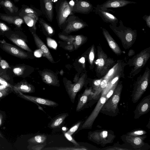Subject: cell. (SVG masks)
<instances>
[{
    "mask_svg": "<svg viewBox=\"0 0 150 150\" xmlns=\"http://www.w3.org/2000/svg\"><path fill=\"white\" fill-rule=\"evenodd\" d=\"M25 13H32L35 14L37 16L38 15V13L35 11L33 9L30 8H27L25 10Z\"/></svg>",
    "mask_w": 150,
    "mask_h": 150,
    "instance_id": "c3c4849f",
    "label": "cell"
},
{
    "mask_svg": "<svg viewBox=\"0 0 150 150\" xmlns=\"http://www.w3.org/2000/svg\"><path fill=\"white\" fill-rule=\"evenodd\" d=\"M108 82L105 79L103 78L100 86L98 89L94 92L92 95H91L90 100L93 99L97 100L98 99L100 95L102 93L103 90L105 88L108 84Z\"/></svg>",
    "mask_w": 150,
    "mask_h": 150,
    "instance_id": "4316f807",
    "label": "cell"
},
{
    "mask_svg": "<svg viewBox=\"0 0 150 150\" xmlns=\"http://www.w3.org/2000/svg\"><path fill=\"white\" fill-rule=\"evenodd\" d=\"M25 22L28 26L36 30L35 24L39 19L37 15L32 13H29L28 15L25 16L23 17Z\"/></svg>",
    "mask_w": 150,
    "mask_h": 150,
    "instance_id": "484cf974",
    "label": "cell"
},
{
    "mask_svg": "<svg viewBox=\"0 0 150 150\" xmlns=\"http://www.w3.org/2000/svg\"><path fill=\"white\" fill-rule=\"evenodd\" d=\"M33 37L37 46L42 52L45 56L51 62L54 63V61L45 43L35 33H33Z\"/></svg>",
    "mask_w": 150,
    "mask_h": 150,
    "instance_id": "ffe728a7",
    "label": "cell"
},
{
    "mask_svg": "<svg viewBox=\"0 0 150 150\" xmlns=\"http://www.w3.org/2000/svg\"><path fill=\"white\" fill-rule=\"evenodd\" d=\"M0 120L1 119H0V123H1V120ZM0 137H1L3 138V136H2V135H1V134L0 133Z\"/></svg>",
    "mask_w": 150,
    "mask_h": 150,
    "instance_id": "6f0895ef",
    "label": "cell"
},
{
    "mask_svg": "<svg viewBox=\"0 0 150 150\" xmlns=\"http://www.w3.org/2000/svg\"><path fill=\"white\" fill-rule=\"evenodd\" d=\"M14 91L19 97L36 104L38 103L52 107H55L58 105L57 103L52 100L25 95L18 91Z\"/></svg>",
    "mask_w": 150,
    "mask_h": 150,
    "instance_id": "8fae6325",
    "label": "cell"
},
{
    "mask_svg": "<svg viewBox=\"0 0 150 150\" xmlns=\"http://www.w3.org/2000/svg\"><path fill=\"white\" fill-rule=\"evenodd\" d=\"M96 58L94 61L96 76L100 79L106 74L115 64L114 59L108 57L103 50L100 44L97 46Z\"/></svg>",
    "mask_w": 150,
    "mask_h": 150,
    "instance_id": "7a4b0ae2",
    "label": "cell"
},
{
    "mask_svg": "<svg viewBox=\"0 0 150 150\" xmlns=\"http://www.w3.org/2000/svg\"><path fill=\"white\" fill-rule=\"evenodd\" d=\"M64 136L69 141L73 143L75 146H79V144L71 136V135L67 132H64Z\"/></svg>",
    "mask_w": 150,
    "mask_h": 150,
    "instance_id": "ab89813d",
    "label": "cell"
},
{
    "mask_svg": "<svg viewBox=\"0 0 150 150\" xmlns=\"http://www.w3.org/2000/svg\"><path fill=\"white\" fill-rule=\"evenodd\" d=\"M1 60V57H0V61Z\"/></svg>",
    "mask_w": 150,
    "mask_h": 150,
    "instance_id": "680465c9",
    "label": "cell"
},
{
    "mask_svg": "<svg viewBox=\"0 0 150 150\" xmlns=\"http://www.w3.org/2000/svg\"><path fill=\"white\" fill-rule=\"evenodd\" d=\"M122 87V82L118 83L113 94L106 101L100 112L108 115L115 116L118 110V105Z\"/></svg>",
    "mask_w": 150,
    "mask_h": 150,
    "instance_id": "277c9868",
    "label": "cell"
},
{
    "mask_svg": "<svg viewBox=\"0 0 150 150\" xmlns=\"http://www.w3.org/2000/svg\"><path fill=\"white\" fill-rule=\"evenodd\" d=\"M86 77V73H84L74 83L69 81L64 83L65 88L71 101L74 103L76 95L82 89L84 85Z\"/></svg>",
    "mask_w": 150,
    "mask_h": 150,
    "instance_id": "30bf717a",
    "label": "cell"
},
{
    "mask_svg": "<svg viewBox=\"0 0 150 150\" xmlns=\"http://www.w3.org/2000/svg\"><path fill=\"white\" fill-rule=\"evenodd\" d=\"M59 37L61 40L68 42L70 44L73 45L75 41V35L67 36L62 34H59Z\"/></svg>",
    "mask_w": 150,
    "mask_h": 150,
    "instance_id": "836d02e7",
    "label": "cell"
},
{
    "mask_svg": "<svg viewBox=\"0 0 150 150\" xmlns=\"http://www.w3.org/2000/svg\"><path fill=\"white\" fill-rule=\"evenodd\" d=\"M72 6L73 14L78 13L83 14H88L93 10V5L90 2L86 0H75Z\"/></svg>",
    "mask_w": 150,
    "mask_h": 150,
    "instance_id": "7c38bea8",
    "label": "cell"
},
{
    "mask_svg": "<svg viewBox=\"0 0 150 150\" xmlns=\"http://www.w3.org/2000/svg\"><path fill=\"white\" fill-rule=\"evenodd\" d=\"M135 53L133 49L130 50L128 53V56L129 57H131L134 55Z\"/></svg>",
    "mask_w": 150,
    "mask_h": 150,
    "instance_id": "f5cc1de1",
    "label": "cell"
},
{
    "mask_svg": "<svg viewBox=\"0 0 150 150\" xmlns=\"http://www.w3.org/2000/svg\"><path fill=\"white\" fill-rule=\"evenodd\" d=\"M51 1L53 3H56L58 1V0H51Z\"/></svg>",
    "mask_w": 150,
    "mask_h": 150,
    "instance_id": "11a10c76",
    "label": "cell"
},
{
    "mask_svg": "<svg viewBox=\"0 0 150 150\" xmlns=\"http://www.w3.org/2000/svg\"><path fill=\"white\" fill-rule=\"evenodd\" d=\"M38 21L42 28L49 35H50L53 33L54 29L49 24L42 18H39Z\"/></svg>",
    "mask_w": 150,
    "mask_h": 150,
    "instance_id": "f546056e",
    "label": "cell"
},
{
    "mask_svg": "<svg viewBox=\"0 0 150 150\" xmlns=\"http://www.w3.org/2000/svg\"><path fill=\"white\" fill-rule=\"evenodd\" d=\"M14 91H19L22 93H32L35 92L34 87L26 81H21L13 86Z\"/></svg>",
    "mask_w": 150,
    "mask_h": 150,
    "instance_id": "603a6c76",
    "label": "cell"
},
{
    "mask_svg": "<svg viewBox=\"0 0 150 150\" xmlns=\"http://www.w3.org/2000/svg\"><path fill=\"white\" fill-rule=\"evenodd\" d=\"M95 57V47L93 44L91 47L88 54V61L91 69L94 67V62Z\"/></svg>",
    "mask_w": 150,
    "mask_h": 150,
    "instance_id": "1f68e13d",
    "label": "cell"
},
{
    "mask_svg": "<svg viewBox=\"0 0 150 150\" xmlns=\"http://www.w3.org/2000/svg\"><path fill=\"white\" fill-rule=\"evenodd\" d=\"M15 0L16 1H18V0Z\"/></svg>",
    "mask_w": 150,
    "mask_h": 150,
    "instance_id": "91938a15",
    "label": "cell"
},
{
    "mask_svg": "<svg viewBox=\"0 0 150 150\" xmlns=\"http://www.w3.org/2000/svg\"><path fill=\"white\" fill-rule=\"evenodd\" d=\"M118 83L114 84L108 91L106 94V98L107 100L112 95ZM106 100V101H107Z\"/></svg>",
    "mask_w": 150,
    "mask_h": 150,
    "instance_id": "60d3db41",
    "label": "cell"
},
{
    "mask_svg": "<svg viewBox=\"0 0 150 150\" xmlns=\"http://www.w3.org/2000/svg\"><path fill=\"white\" fill-rule=\"evenodd\" d=\"M44 150H87V149L83 146L81 147L79 146H76L75 147H51L47 148L44 149Z\"/></svg>",
    "mask_w": 150,
    "mask_h": 150,
    "instance_id": "d6a6232c",
    "label": "cell"
},
{
    "mask_svg": "<svg viewBox=\"0 0 150 150\" xmlns=\"http://www.w3.org/2000/svg\"><path fill=\"white\" fill-rule=\"evenodd\" d=\"M41 76L43 81L46 84L54 86H59L58 80L52 73L45 71L41 73Z\"/></svg>",
    "mask_w": 150,
    "mask_h": 150,
    "instance_id": "7402d4cb",
    "label": "cell"
},
{
    "mask_svg": "<svg viewBox=\"0 0 150 150\" xmlns=\"http://www.w3.org/2000/svg\"><path fill=\"white\" fill-rule=\"evenodd\" d=\"M150 57V47L142 50L129 59L127 64L132 67L128 77L132 78L138 74L145 66Z\"/></svg>",
    "mask_w": 150,
    "mask_h": 150,
    "instance_id": "3957f363",
    "label": "cell"
},
{
    "mask_svg": "<svg viewBox=\"0 0 150 150\" xmlns=\"http://www.w3.org/2000/svg\"><path fill=\"white\" fill-rule=\"evenodd\" d=\"M74 47V45L71 44L65 46V48L68 50H71L73 49Z\"/></svg>",
    "mask_w": 150,
    "mask_h": 150,
    "instance_id": "816d5d0a",
    "label": "cell"
},
{
    "mask_svg": "<svg viewBox=\"0 0 150 150\" xmlns=\"http://www.w3.org/2000/svg\"><path fill=\"white\" fill-rule=\"evenodd\" d=\"M119 23L118 26L111 24L109 26L120 40L123 48L125 49H128L132 46L136 40L137 30L126 27L121 20Z\"/></svg>",
    "mask_w": 150,
    "mask_h": 150,
    "instance_id": "6da1fadb",
    "label": "cell"
},
{
    "mask_svg": "<svg viewBox=\"0 0 150 150\" xmlns=\"http://www.w3.org/2000/svg\"><path fill=\"white\" fill-rule=\"evenodd\" d=\"M4 6L8 9L10 12H13V5L12 3L9 0H6L3 3Z\"/></svg>",
    "mask_w": 150,
    "mask_h": 150,
    "instance_id": "b9f144b4",
    "label": "cell"
},
{
    "mask_svg": "<svg viewBox=\"0 0 150 150\" xmlns=\"http://www.w3.org/2000/svg\"><path fill=\"white\" fill-rule=\"evenodd\" d=\"M9 88H11L8 86L2 84L0 85V90L5 89Z\"/></svg>",
    "mask_w": 150,
    "mask_h": 150,
    "instance_id": "db71d44e",
    "label": "cell"
},
{
    "mask_svg": "<svg viewBox=\"0 0 150 150\" xmlns=\"http://www.w3.org/2000/svg\"><path fill=\"white\" fill-rule=\"evenodd\" d=\"M150 70L147 67L144 73L137 78L134 84L132 94V100L137 103L146 91L149 82Z\"/></svg>",
    "mask_w": 150,
    "mask_h": 150,
    "instance_id": "5b68a950",
    "label": "cell"
},
{
    "mask_svg": "<svg viewBox=\"0 0 150 150\" xmlns=\"http://www.w3.org/2000/svg\"><path fill=\"white\" fill-rule=\"evenodd\" d=\"M123 136L125 142L129 144L134 148L137 149H140L144 145V140L146 137L144 135L135 136L126 134Z\"/></svg>",
    "mask_w": 150,
    "mask_h": 150,
    "instance_id": "e0dca14e",
    "label": "cell"
},
{
    "mask_svg": "<svg viewBox=\"0 0 150 150\" xmlns=\"http://www.w3.org/2000/svg\"><path fill=\"white\" fill-rule=\"evenodd\" d=\"M136 3L128 0H107L103 4L97 6L101 10L106 11L108 8L122 7L130 4Z\"/></svg>",
    "mask_w": 150,
    "mask_h": 150,
    "instance_id": "4fadbf2b",
    "label": "cell"
},
{
    "mask_svg": "<svg viewBox=\"0 0 150 150\" xmlns=\"http://www.w3.org/2000/svg\"><path fill=\"white\" fill-rule=\"evenodd\" d=\"M102 78L98 79H94L92 83V90L94 92L97 90L100 86Z\"/></svg>",
    "mask_w": 150,
    "mask_h": 150,
    "instance_id": "74e56055",
    "label": "cell"
},
{
    "mask_svg": "<svg viewBox=\"0 0 150 150\" xmlns=\"http://www.w3.org/2000/svg\"><path fill=\"white\" fill-rule=\"evenodd\" d=\"M86 22L74 14L69 16L63 25V32L69 34L88 26Z\"/></svg>",
    "mask_w": 150,
    "mask_h": 150,
    "instance_id": "ba28073f",
    "label": "cell"
},
{
    "mask_svg": "<svg viewBox=\"0 0 150 150\" xmlns=\"http://www.w3.org/2000/svg\"><path fill=\"white\" fill-rule=\"evenodd\" d=\"M146 133V131L142 129H138L131 131L127 134L129 135L138 136L143 135Z\"/></svg>",
    "mask_w": 150,
    "mask_h": 150,
    "instance_id": "8d00e7d4",
    "label": "cell"
},
{
    "mask_svg": "<svg viewBox=\"0 0 150 150\" xmlns=\"http://www.w3.org/2000/svg\"><path fill=\"white\" fill-rule=\"evenodd\" d=\"M106 93L104 92L102 93L101 96L94 108L81 126L79 129H80L91 128L95 120L107 100L106 98Z\"/></svg>",
    "mask_w": 150,
    "mask_h": 150,
    "instance_id": "9c48e42d",
    "label": "cell"
},
{
    "mask_svg": "<svg viewBox=\"0 0 150 150\" xmlns=\"http://www.w3.org/2000/svg\"><path fill=\"white\" fill-rule=\"evenodd\" d=\"M1 18L2 20L8 23L13 24L18 27L21 26L23 22L22 18L18 17L2 16Z\"/></svg>",
    "mask_w": 150,
    "mask_h": 150,
    "instance_id": "83f0119b",
    "label": "cell"
},
{
    "mask_svg": "<svg viewBox=\"0 0 150 150\" xmlns=\"http://www.w3.org/2000/svg\"><path fill=\"white\" fill-rule=\"evenodd\" d=\"M94 8L96 14L98 15L104 22L109 23L113 25H117L118 19L108 11L109 9L106 11H103L97 6Z\"/></svg>",
    "mask_w": 150,
    "mask_h": 150,
    "instance_id": "9a60e30c",
    "label": "cell"
},
{
    "mask_svg": "<svg viewBox=\"0 0 150 150\" xmlns=\"http://www.w3.org/2000/svg\"><path fill=\"white\" fill-rule=\"evenodd\" d=\"M42 54H43L42 52L40 49L37 50L34 52L35 55L37 57H41Z\"/></svg>",
    "mask_w": 150,
    "mask_h": 150,
    "instance_id": "f907efd6",
    "label": "cell"
},
{
    "mask_svg": "<svg viewBox=\"0 0 150 150\" xmlns=\"http://www.w3.org/2000/svg\"><path fill=\"white\" fill-rule=\"evenodd\" d=\"M68 115V114L67 113H63L57 115L52 120L48 127L51 129L59 127Z\"/></svg>",
    "mask_w": 150,
    "mask_h": 150,
    "instance_id": "cb8c5ba5",
    "label": "cell"
},
{
    "mask_svg": "<svg viewBox=\"0 0 150 150\" xmlns=\"http://www.w3.org/2000/svg\"><path fill=\"white\" fill-rule=\"evenodd\" d=\"M47 138V136L45 134H38L29 139L28 142L30 143L41 144L45 142Z\"/></svg>",
    "mask_w": 150,
    "mask_h": 150,
    "instance_id": "f1b7e54d",
    "label": "cell"
},
{
    "mask_svg": "<svg viewBox=\"0 0 150 150\" xmlns=\"http://www.w3.org/2000/svg\"><path fill=\"white\" fill-rule=\"evenodd\" d=\"M87 38L83 35H75V41L73 44L75 49H77L85 42Z\"/></svg>",
    "mask_w": 150,
    "mask_h": 150,
    "instance_id": "4dcf8cb0",
    "label": "cell"
},
{
    "mask_svg": "<svg viewBox=\"0 0 150 150\" xmlns=\"http://www.w3.org/2000/svg\"><path fill=\"white\" fill-rule=\"evenodd\" d=\"M0 66L3 69L10 68V67L8 62L4 60H1L0 61Z\"/></svg>",
    "mask_w": 150,
    "mask_h": 150,
    "instance_id": "ee69618b",
    "label": "cell"
},
{
    "mask_svg": "<svg viewBox=\"0 0 150 150\" xmlns=\"http://www.w3.org/2000/svg\"><path fill=\"white\" fill-rule=\"evenodd\" d=\"M47 45L50 47L54 49L57 48V44L54 40L49 38H47Z\"/></svg>",
    "mask_w": 150,
    "mask_h": 150,
    "instance_id": "f35d334b",
    "label": "cell"
},
{
    "mask_svg": "<svg viewBox=\"0 0 150 150\" xmlns=\"http://www.w3.org/2000/svg\"><path fill=\"white\" fill-rule=\"evenodd\" d=\"M9 39L15 44L23 49L29 52H32L25 41L17 35H13L10 37Z\"/></svg>",
    "mask_w": 150,
    "mask_h": 150,
    "instance_id": "d4e9b609",
    "label": "cell"
},
{
    "mask_svg": "<svg viewBox=\"0 0 150 150\" xmlns=\"http://www.w3.org/2000/svg\"><path fill=\"white\" fill-rule=\"evenodd\" d=\"M93 92L91 88L85 90L79 99L76 108V111H81L84 108Z\"/></svg>",
    "mask_w": 150,
    "mask_h": 150,
    "instance_id": "d6986e66",
    "label": "cell"
},
{
    "mask_svg": "<svg viewBox=\"0 0 150 150\" xmlns=\"http://www.w3.org/2000/svg\"><path fill=\"white\" fill-rule=\"evenodd\" d=\"M40 8L47 20L52 21L54 16L53 3L51 0H40Z\"/></svg>",
    "mask_w": 150,
    "mask_h": 150,
    "instance_id": "2e32d148",
    "label": "cell"
},
{
    "mask_svg": "<svg viewBox=\"0 0 150 150\" xmlns=\"http://www.w3.org/2000/svg\"><path fill=\"white\" fill-rule=\"evenodd\" d=\"M0 30L6 31L9 30V28L4 23L0 22Z\"/></svg>",
    "mask_w": 150,
    "mask_h": 150,
    "instance_id": "bcb514c9",
    "label": "cell"
},
{
    "mask_svg": "<svg viewBox=\"0 0 150 150\" xmlns=\"http://www.w3.org/2000/svg\"><path fill=\"white\" fill-rule=\"evenodd\" d=\"M10 88L0 90V99L8 95L10 91Z\"/></svg>",
    "mask_w": 150,
    "mask_h": 150,
    "instance_id": "7bdbcfd3",
    "label": "cell"
},
{
    "mask_svg": "<svg viewBox=\"0 0 150 150\" xmlns=\"http://www.w3.org/2000/svg\"><path fill=\"white\" fill-rule=\"evenodd\" d=\"M6 41L4 40H0V43H3L5 42Z\"/></svg>",
    "mask_w": 150,
    "mask_h": 150,
    "instance_id": "9f6ffc18",
    "label": "cell"
},
{
    "mask_svg": "<svg viewBox=\"0 0 150 150\" xmlns=\"http://www.w3.org/2000/svg\"><path fill=\"white\" fill-rule=\"evenodd\" d=\"M1 45L4 50L13 56L21 58H26L28 57V55L26 53L6 42L1 43Z\"/></svg>",
    "mask_w": 150,
    "mask_h": 150,
    "instance_id": "ac0fdd59",
    "label": "cell"
},
{
    "mask_svg": "<svg viewBox=\"0 0 150 150\" xmlns=\"http://www.w3.org/2000/svg\"><path fill=\"white\" fill-rule=\"evenodd\" d=\"M115 137L111 131L106 130H98L90 132L88 136L89 140L102 146L112 142Z\"/></svg>",
    "mask_w": 150,
    "mask_h": 150,
    "instance_id": "52a82bcc",
    "label": "cell"
},
{
    "mask_svg": "<svg viewBox=\"0 0 150 150\" xmlns=\"http://www.w3.org/2000/svg\"><path fill=\"white\" fill-rule=\"evenodd\" d=\"M25 70L24 67H14L13 69L14 73L17 76L22 75Z\"/></svg>",
    "mask_w": 150,
    "mask_h": 150,
    "instance_id": "e575fe53",
    "label": "cell"
},
{
    "mask_svg": "<svg viewBox=\"0 0 150 150\" xmlns=\"http://www.w3.org/2000/svg\"></svg>",
    "mask_w": 150,
    "mask_h": 150,
    "instance_id": "94428289",
    "label": "cell"
},
{
    "mask_svg": "<svg viewBox=\"0 0 150 150\" xmlns=\"http://www.w3.org/2000/svg\"><path fill=\"white\" fill-rule=\"evenodd\" d=\"M82 122L81 121L78 122L72 127L67 132L71 135L73 134L79 129Z\"/></svg>",
    "mask_w": 150,
    "mask_h": 150,
    "instance_id": "d590c367",
    "label": "cell"
},
{
    "mask_svg": "<svg viewBox=\"0 0 150 150\" xmlns=\"http://www.w3.org/2000/svg\"><path fill=\"white\" fill-rule=\"evenodd\" d=\"M102 30L104 37L110 48L115 54L117 55H120L122 52L118 45L106 29L103 28Z\"/></svg>",
    "mask_w": 150,
    "mask_h": 150,
    "instance_id": "44dd1931",
    "label": "cell"
},
{
    "mask_svg": "<svg viewBox=\"0 0 150 150\" xmlns=\"http://www.w3.org/2000/svg\"><path fill=\"white\" fill-rule=\"evenodd\" d=\"M142 18L145 21L147 26L149 28H150V15H144Z\"/></svg>",
    "mask_w": 150,
    "mask_h": 150,
    "instance_id": "f6af8a7d",
    "label": "cell"
},
{
    "mask_svg": "<svg viewBox=\"0 0 150 150\" xmlns=\"http://www.w3.org/2000/svg\"><path fill=\"white\" fill-rule=\"evenodd\" d=\"M0 83L2 85H5L8 86L13 88V86H12L10 84L8 83L3 78L0 77Z\"/></svg>",
    "mask_w": 150,
    "mask_h": 150,
    "instance_id": "7dc6e473",
    "label": "cell"
},
{
    "mask_svg": "<svg viewBox=\"0 0 150 150\" xmlns=\"http://www.w3.org/2000/svg\"><path fill=\"white\" fill-rule=\"evenodd\" d=\"M45 146L43 145H37L33 146L31 148V149L34 150H40L42 149Z\"/></svg>",
    "mask_w": 150,
    "mask_h": 150,
    "instance_id": "681fc988",
    "label": "cell"
},
{
    "mask_svg": "<svg viewBox=\"0 0 150 150\" xmlns=\"http://www.w3.org/2000/svg\"><path fill=\"white\" fill-rule=\"evenodd\" d=\"M56 20L59 28L63 27L68 17L73 14L72 6L67 0H59L56 3Z\"/></svg>",
    "mask_w": 150,
    "mask_h": 150,
    "instance_id": "8992f818",
    "label": "cell"
},
{
    "mask_svg": "<svg viewBox=\"0 0 150 150\" xmlns=\"http://www.w3.org/2000/svg\"><path fill=\"white\" fill-rule=\"evenodd\" d=\"M150 109V95L145 97L139 103L134 111V118L137 119L148 113Z\"/></svg>",
    "mask_w": 150,
    "mask_h": 150,
    "instance_id": "5bb4252c",
    "label": "cell"
}]
</instances>
